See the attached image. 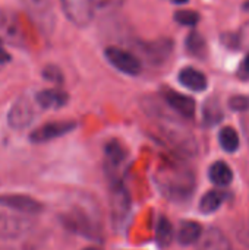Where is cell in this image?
I'll return each instance as SVG.
<instances>
[{"mask_svg":"<svg viewBox=\"0 0 249 250\" xmlns=\"http://www.w3.org/2000/svg\"><path fill=\"white\" fill-rule=\"evenodd\" d=\"M156 183L167 199L182 202L191 198L195 188V177L189 168L167 164L157 170Z\"/></svg>","mask_w":249,"mask_h":250,"instance_id":"1","label":"cell"},{"mask_svg":"<svg viewBox=\"0 0 249 250\" xmlns=\"http://www.w3.org/2000/svg\"><path fill=\"white\" fill-rule=\"evenodd\" d=\"M66 18L76 26H87L94 18V0H60Z\"/></svg>","mask_w":249,"mask_h":250,"instance_id":"2","label":"cell"},{"mask_svg":"<svg viewBox=\"0 0 249 250\" xmlns=\"http://www.w3.org/2000/svg\"><path fill=\"white\" fill-rule=\"evenodd\" d=\"M106 59L109 60V63L112 66H114L117 70H120L126 75L134 76V75H138L141 72L139 60L134 54H131L122 48H117V47L106 48Z\"/></svg>","mask_w":249,"mask_h":250,"instance_id":"3","label":"cell"},{"mask_svg":"<svg viewBox=\"0 0 249 250\" xmlns=\"http://www.w3.org/2000/svg\"><path fill=\"white\" fill-rule=\"evenodd\" d=\"M110 202H112V214H113V221L114 224L120 226L123 220L128 217L129 209H131V199L129 193L126 189L117 182L114 186H112V193H110Z\"/></svg>","mask_w":249,"mask_h":250,"instance_id":"4","label":"cell"},{"mask_svg":"<svg viewBox=\"0 0 249 250\" xmlns=\"http://www.w3.org/2000/svg\"><path fill=\"white\" fill-rule=\"evenodd\" d=\"M75 129V123L73 122H51V123H45L41 127L35 129L31 133V141L34 144H43L51 139H56L59 136H63L66 133H69L70 130Z\"/></svg>","mask_w":249,"mask_h":250,"instance_id":"5","label":"cell"},{"mask_svg":"<svg viewBox=\"0 0 249 250\" xmlns=\"http://www.w3.org/2000/svg\"><path fill=\"white\" fill-rule=\"evenodd\" d=\"M32 119H34L32 105L25 98L16 101L12 105V108L9 111V116H7L9 126L13 127V129H23V127L29 126Z\"/></svg>","mask_w":249,"mask_h":250,"instance_id":"6","label":"cell"},{"mask_svg":"<svg viewBox=\"0 0 249 250\" xmlns=\"http://www.w3.org/2000/svg\"><path fill=\"white\" fill-rule=\"evenodd\" d=\"M163 97L166 100V103L175 110L178 111L181 116L183 117H192L195 114V101L183 94H179L173 89H166L163 92Z\"/></svg>","mask_w":249,"mask_h":250,"instance_id":"7","label":"cell"},{"mask_svg":"<svg viewBox=\"0 0 249 250\" xmlns=\"http://www.w3.org/2000/svg\"><path fill=\"white\" fill-rule=\"evenodd\" d=\"M0 205L9 207L15 211L23 212V214H35L41 209L40 202L28 198V196H21V195H9V196H1L0 198Z\"/></svg>","mask_w":249,"mask_h":250,"instance_id":"8","label":"cell"},{"mask_svg":"<svg viewBox=\"0 0 249 250\" xmlns=\"http://www.w3.org/2000/svg\"><path fill=\"white\" fill-rule=\"evenodd\" d=\"M198 250H230V243L223 231L213 227L200 237Z\"/></svg>","mask_w":249,"mask_h":250,"instance_id":"9","label":"cell"},{"mask_svg":"<svg viewBox=\"0 0 249 250\" xmlns=\"http://www.w3.org/2000/svg\"><path fill=\"white\" fill-rule=\"evenodd\" d=\"M179 82L195 92H201L207 88V78L203 72L194 67H185L179 72Z\"/></svg>","mask_w":249,"mask_h":250,"instance_id":"10","label":"cell"},{"mask_svg":"<svg viewBox=\"0 0 249 250\" xmlns=\"http://www.w3.org/2000/svg\"><path fill=\"white\" fill-rule=\"evenodd\" d=\"M69 97L66 92L59 89H44L37 94V103L43 108H60L68 103Z\"/></svg>","mask_w":249,"mask_h":250,"instance_id":"11","label":"cell"},{"mask_svg":"<svg viewBox=\"0 0 249 250\" xmlns=\"http://www.w3.org/2000/svg\"><path fill=\"white\" fill-rule=\"evenodd\" d=\"M28 223L19 217H0V237H16L25 233Z\"/></svg>","mask_w":249,"mask_h":250,"instance_id":"12","label":"cell"},{"mask_svg":"<svg viewBox=\"0 0 249 250\" xmlns=\"http://www.w3.org/2000/svg\"><path fill=\"white\" fill-rule=\"evenodd\" d=\"M203 236V229L195 221H183L181 223L179 231H178V242L183 246L194 245L200 240Z\"/></svg>","mask_w":249,"mask_h":250,"instance_id":"13","label":"cell"},{"mask_svg":"<svg viewBox=\"0 0 249 250\" xmlns=\"http://www.w3.org/2000/svg\"><path fill=\"white\" fill-rule=\"evenodd\" d=\"M208 177L216 186H229L233 180V173L232 168L225 163V161H217L214 163L210 170H208Z\"/></svg>","mask_w":249,"mask_h":250,"instance_id":"14","label":"cell"},{"mask_svg":"<svg viewBox=\"0 0 249 250\" xmlns=\"http://www.w3.org/2000/svg\"><path fill=\"white\" fill-rule=\"evenodd\" d=\"M226 199V193L225 192H220V190H210L207 192L203 198H201V202H200V211L203 214H211V212H216L222 204L225 202Z\"/></svg>","mask_w":249,"mask_h":250,"instance_id":"15","label":"cell"},{"mask_svg":"<svg viewBox=\"0 0 249 250\" xmlns=\"http://www.w3.org/2000/svg\"><path fill=\"white\" fill-rule=\"evenodd\" d=\"M126 158V152L122 148L120 144L117 142H109L106 145V160H107V166L112 170H117V167L122 166V163Z\"/></svg>","mask_w":249,"mask_h":250,"instance_id":"16","label":"cell"},{"mask_svg":"<svg viewBox=\"0 0 249 250\" xmlns=\"http://www.w3.org/2000/svg\"><path fill=\"white\" fill-rule=\"evenodd\" d=\"M220 146L226 152H235L239 149V135L233 127H223L219 133Z\"/></svg>","mask_w":249,"mask_h":250,"instance_id":"17","label":"cell"},{"mask_svg":"<svg viewBox=\"0 0 249 250\" xmlns=\"http://www.w3.org/2000/svg\"><path fill=\"white\" fill-rule=\"evenodd\" d=\"M203 116H204L205 125H208V126L217 125L223 119V111H222V107H220L219 101L214 100V98L205 101L204 110H203Z\"/></svg>","mask_w":249,"mask_h":250,"instance_id":"18","label":"cell"},{"mask_svg":"<svg viewBox=\"0 0 249 250\" xmlns=\"http://www.w3.org/2000/svg\"><path fill=\"white\" fill-rule=\"evenodd\" d=\"M156 239L160 246H169L173 239V227L167 218L160 217L156 227Z\"/></svg>","mask_w":249,"mask_h":250,"instance_id":"19","label":"cell"},{"mask_svg":"<svg viewBox=\"0 0 249 250\" xmlns=\"http://www.w3.org/2000/svg\"><path fill=\"white\" fill-rule=\"evenodd\" d=\"M186 50L192 56H197L200 59L204 57L205 56V50H207L204 38L198 32H191L188 35V38H186Z\"/></svg>","mask_w":249,"mask_h":250,"instance_id":"20","label":"cell"},{"mask_svg":"<svg viewBox=\"0 0 249 250\" xmlns=\"http://www.w3.org/2000/svg\"><path fill=\"white\" fill-rule=\"evenodd\" d=\"M172 42L169 40H161V41H157V42H153L147 47L151 59L154 62H158V60H164L169 53L172 51Z\"/></svg>","mask_w":249,"mask_h":250,"instance_id":"21","label":"cell"},{"mask_svg":"<svg viewBox=\"0 0 249 250\" xmlns=\"http://www.w3.org/2000/svg\"><path fill=\"white\" fill-rule=\"evenodd\" d=\"M123 0H94V13H112L116 12L122 6Z\"/></svg>","mask_w":249,"mask_h":250,"instance_id":"22","label":"cell"},{"mask_svg":"<svg viewBox=\"0 0 249 250\" xmlns=\"http://www.w3.org/2000/svg\"><path fill=\"white\" fill-rule=\"evenodd\" d=\"M176 22L185 26H195L200 21V15L194 10H179L175 13Z\"/></svg>","mask_w":249,"mask_h":250,"instance_id":"23","label":"cell"},{"mask_svg":"<svg viewBox=\"0 0 249 250\" xmlns=\"http://www.w3.org/2000/svg\"><path fill=\"white\" fill-rule=\"evenodd\" d=\"M44 78L48 79V81H51V82H56V83L62 82V79H63L60 69H57L54 66H48V67L44 69Z\"/></svg>","mask_w":249,"mask_h":250,"instance_id":"24","label":"cell"},{"mask_svg":"<svg viewBox=\"0 0 249 250\" xmlns=\"http://www.w3.org/2000/svg\"><path fill=\"white\" fill-rule=\"evenodd\" d=\"M229 105L236 111H244V110L249 108V98H247V97H233L229 101Z\"/></svg>","mask_w":249,"mask_h":250,"instance_id":"25","label":"cell"},{"mask_svg":"<svg viewBox=\"0 0 249 250\" xmlns=\"http://www.w3.org/2000/svg\"><path fill=\"white\" fill-rule=\"evenodd\" d=\"M238 75H239V78H242L244 81H248L249 79V54L245 57V60L242 62V64L239 66Z\"/></svg>","mask_w":249,"mask_h":250,"instance_id":"26","label":"cell"},{"mask_svg":"<svg viewBox=\"0 0 249 250\" xmlns=\"http://www.w3.org/2000/svg\"><path fill=\"white\" fill-rule=\"evenodd\" d=\"M10 60V56H9V53L4 50V47H3V44H1V41H0V63H6V62H9Z\"/></svg>","mask_w":249,"mask_h":250,"instance_id":"27","label":"cell"},{"mask_svg":"<svg viewBox=\"0 0 249 250\" xmlns=\"http://www.w3.org/2000/svg\"><path fill=\"white\" fill-rule=\"evenodd\" d=\"M28 4H31V6H34V7H40L45 0H25Z\"/></svg>","mask_w":249,"mask_h":250,"instance_id":"28","label":"cell"},{"mask_svg":"<svg viewBox=\"0 0 249 250\" xmlns=\"http://www.w3.org/2000/svg\"><path fill=\"white\" fill-rule=\"evenodd\" d=\"M173 3H176V4H183V3H186V1H189V0H172Z\"/></svg>","mask_w":249,"mask_h":250,"instance_id":"29","label":"cell"},{"mask_svg":"<svg viewBox=\"0 0 249 250\" xmlns=\"http://www.w3.org/2000/svg\"><path fill=\"white\" fill-rule=\"evenodd\" d=\"M85 250H98V249H94V248H91V249H85Z\"/></svg>","mask_w":249,"mask_h":250,"instance_id":"30","label":"cell"}]
</instances>
